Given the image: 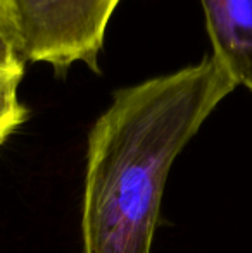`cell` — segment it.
Returning <instances> with one entry per match:
<instances>
[{"label":"cell","instance_id":"2","mask_svg":"<svg viewBox=\"0 0 252 253\" xmlns=\"http://www.w3.org/2000/svg\"><path fill=\"white\" fill-rule=\"evenodd\" d=\"M121 0H10L24 62L64 73L85 64L101 73L107 24Z\"/></svg>","mask_w":252,"mask_h":253},{"label":"cell","instance_id":"5","mask_svg":"<svg viewBox=\"0 0 252 253\" xmlns=\"http://www.w3.org/2000/svg\"><path fill=\"white\" fill-rule=\"evenodd\" d=\"M19 84L0 88V145L26 121L28 109L17 95Z\"/></svg>","mask_w":252,"mask_h":253},{"label":"cell","instance_id":"3","mask_svg":"<svg viewBox=\"0 0 252 253\" xmlns=\"http://www.w3.org/2000/svg\"><path fill=\"white\" fill-rule=\"evenodd\" d=\"M212 55L252 91V0H201Z\"/></svg>","mask_w":252,"mask_h":253},{"label":"cell","instance_id":"4","mask_svg":"<svg viewBox=\"0 0 252 253\" xmlns=\"http://www.w3.org/2000/svg\"><path fill=\"white\" fill-rule=\"evenodd\" d=\"M24 66L10 0H0V69L23 76Z\"/></svg>","mask_w":252,"mask_h":253},{"label":"cell","instance_id":"6","mask_svg":"<svg viewBox=\"0 0 252 253\" xmlns=\"http://www.w3.org/2000/svg\"><path fill=\"white\" fill-rule=\"evenodd\" d=\"M21 80H23L21 74H14V73H9V71L0 69V88L10 86V84H19Z\"/></svg>","mask_w":252,"mask_h":253},{"label":"cell","instance_id":"1","mask_svg":"<svg viewBox=\"0 0 252 253\" xmlns=\"http://www.w3.org/2000/svg\"><path fill=\"white\" fill-rule=\"evenodd\" d=\"M235 88L211 53L114 91L88 134L83 253H151L173 162Z\"/></svg>","mask_w":252,"mask_h":253}]
</instances>
